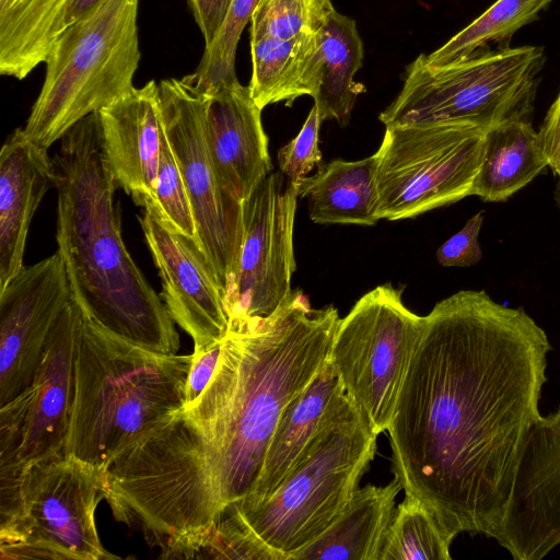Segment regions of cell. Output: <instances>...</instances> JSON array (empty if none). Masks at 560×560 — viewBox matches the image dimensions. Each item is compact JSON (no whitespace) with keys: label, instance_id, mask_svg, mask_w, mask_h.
<instances>
[{"label":"cell","instance_id":"obj_10","mask_svg":"<svg viewBox=\"0 0 560 560\" xmlns=\"http://www.w3.org/2000/svg\"><path fill=\"white\" fill-rule=\"evenodd\" d=\"M422 322L390 283L365 293L340 318L328 360L375 435L392 422Z\"/></svg>","mask_w":560,"mask_h":560},{"label":"cell","instance_id":"obj_2","mask_svg":"<svg viewBox=\"0 0 560 560\" xmlns=\"http://www.w3.org/2000/svg\"><path fill=\"white\" fill-rule=\"evenodd\" d=\"M337 308L300 289L266 317H231L214 374L183 408L201 440L220 512L253 489L280 415L327 362Z\"/></svg>","mask_w":560,"mask_h":560},{"label":"cell","instance_id":"obj_4","mask_svg":"<svg viewBox=\"0 0 560 560\" xmlns=\"http://www.w3.org/2000/svg\"><path fill=\"white\" fill-rule=\"evenodd\" d=\"M376 438L345 390L268 499L220 512L222 546L237 559L291 560L347 508L374 458Z\"/></svg>","mask_w":560,"mask_h":560},{"label":"cell","instance_id":"obj_8","mask_svg":"<svg viewBox=\"0 0 560 560\" xmlns=\"http://www.w3.org/2000/svg\"><path fill=\"white\" fill-rule=\"evenodd\" d=\"M544 62L538 46L488 49L441 68L428 66L421 54L378 118L385 126L455 120L486 130L529 119Z\"/></svg>","mask_w":560,"mask_h":560},{"label":"cell","instance_id":"obj_26","mask_svg":"<svg viewBox=\"0 0 560 560\" xmlns=\"http://www.w3.org/2000/svg\"><path fill=\"white\" fill-rule=\"evenodd\" d=\"M316 43V33L293 39L250 35L252 79L249 93L262 110L307 95L304 73Z\"/></svg>","mask_w":560,"mask_h":560},{"label":"cell","instance_id":"obj_16","mask_svg":"<svg viewBox=\"0 0 560 560\" xmlns=\"http://www.w3.org/2000/svg\"><path fill=\"white\" fill-rule=\"evenodd\" d=\"M495 539L515 560H540L560 545V405L533 425Z\"/></svg>","mask_w":560,"mask_h":560},{"label":"cell","instance_id":"obj_14","mask_svg":"<svg viewBox=\"0 0 560 560\" xmlns=\"http://www.w3.org/2000/svg\"><path fill=\"white\" fill-rule=\"evenodd\" d=\"M72 299L58 252L24 266L0 291V406L30 384L50 331Z\"/></svg>","mask_w":560,"mask_h":560},{"label":"cell","instance_id":"obj_21","mask_svg":"<svg viewBox=\"0 0 560 560\" xmlns=\"http://www.w3.org/2000/svg\"><path fill=\"white\" fill-rule=\"evenodd\" d=\"M363 63V43L355 21L332 8L316 33L304 81L322 121L348 122L364 86L354 81Z\"/></svg>","mask_w":560,"mask_h":560},{"label":"cell","instance_id":"obj_28","mask_svg":"<svg viewBox=\"0 0 560 560\" xmlns=\"http://www.w3.org/2000/svg\"><path fill=\"white\" fill-rule=\"evenodd\" d=\"M454 539L421 501L405 494L395 509L380 560H450Z\"/></svg>","mask_w":560,"mask_h":560},{"label":"cell","instance_id":"obj_36","mask_svg":"<svg viewBox=\"0 0 560 560\" xmlns=\"http://www.w3.org/2000/svg\"><path fill=\"white\" fill-rule=\"evenodd\" d=\"M538 137L548 166L560 178V93L550 106Z\"/></svg>","mask_w":560,"mask_h":560},{"label":"cell","instance_id":"obj_12","mask_svg":"<svg viewBox=\"0 0 560 560\" xmlns=\"http://www.w3.org/2000/svg\"><path fill=\"white\" fill-rule=\"evenodd\" d=\"M81 316L73 298L54 325L30 384L0 406V474L63 453Z\"/></svg>","mask_w":560,"mask_h":560},{"label":"cell","instance_id":"obj_3","mask_svg":"<svg viewBox=\"0 0 560 560\" xmlns=\"http://www.w3.org/2000/svg\"><path fill=\"white\" fill-rule=\"evenodd\" d=\"M60 140L51 158L56 242L74 300L109 332L156 353L177 354L174 320L122 241L118 185L104 155L97 113Z\"/></svg>","mask_w":560,"mask_h":560},{"label":"cell","instance_id":"obj_29","mask_svg":"<svg viewBox=\"0 0 560 560\" xmlns=\"http://www.w3.org/2000/svg\"><path fill=\"white\" fill-rule=\"evenodd\" d=\"M258 0H233L225 19L209 45L196 71L189 74L195 86L203 94L220 85L237 80L236 48L244 27L250 22Z\"/></svg>","mask_w":560,"mask_h":560},{"label":"cell","instance_id":"obj_11","mask_svg":"<svg viewBox=\"0 0 560 560\" xmlns=\"http://www.w3.org/2000/svg\"><path fill=\"white\" fill-rule=\"evenodd\" d=\"M163 126L190 200L197 243L224 293L233 291L243 241V203L220 185L205 129V95L189 75L159 82Z\"/></svg>","mask_w":560,"mask_h":560},{"label":"cell","instance_id":"obj_1","mask_svg":"<svg viewBox=\"0 0 560 560\" xmlns=\"http://www.w3.org/2000/svg\"><path fill=\"white\" fill-rule=\"evenodd\" d=\"M551 350L523 307L460 290L423 316L387 429L392 470L454 538H494L541 418Z\"/></svg>","mask_w":560,"mask_h":560},{"label":"cell","instance_id":"obj_19","mask_svg":"<svg viewBox=\"0 0 560 560\" xmlns=\"http://www.w3.org/2000/svg\"><path fill=\"white\" fill-rule=\"evenodd\" d=\"M55 187L52 159L23 128L0 151V291L24 267L30 224L49 188Z\"/></svg>","mask_w":560,"mask_h":560},{"label":"cell","instance_id":"obj_30","mask_svg":"<svg viewBox=\"0 0 560 560\" xmlns=\"http://www.w3.org/2000/svg\"><path fill=\"white\" fill-rule=\"evenodd\" d=\"M331 0H258L250 19V35L293 39L317 33Z\"/></svg>","mask_w":560,"mask_h":560},{"label":"cell","instance_id":"obj_25","mask_svg":"<svg viewBox=\"0 0 560 560\" xmlns=\"http://www.w3.org/2000/svg\"><path fill=\"white\" fill-rule=\"evenodd\" d=\"M69 0H0V73L19 80L45 62Z\"/></svg>","mask_w":560,"mask_h":560},{"label":"cell","instance_id":"obj_34","mask_svg":"<svg viewBox=\"0 0 560 560\" xmlns=\"http://www.w3.org/2000/svg\"><path fill=\"white\" fill-rule=\"evenodd\" d=\"M222 341L205 350L192 352L184 408L194 404L210 383L219 362Z\"/></svg>","mask_w":560,"mask_h":560},{"label":"cell","instance_id":"obj_37","mask_svg":"<svg viewBox=\"0 0 560 560\" xmlns=\"http://www.w3.org/2000/svg\"><path fill=\"white\" fill-rule=\"evenodd\" d=\"M101 1L102 0H69L60 21L58 35L62 30L80 19Z\"/></svg>","mask_w":560,"mask_h":560},{"label":"cell","instance_id":"obj_6","mask_svg":"<svg viewBox=\"0 0 560 560\" xmlns=\"http://www.w3.org/2000/svg\"><path fill=\"white\" fill-rule=\"evenodd\" d=\"M138 5L139 0H102L59 33L23 128L34 143L48 150L79 121L135 89Z\"/></svg>","mask_w":560,"mask_h":560},{"label":"cell","instance_id":"obj_22","mask_svg":"<svg viewBox=\"0 0 560 560\" xmlns=\"http://www.w3.org/2000/svg\"><path fill=\"white\" fill-rule=\"evenodd\" d=\"M401 489L395 478L359 488L337 520L291 560H380Z\"/></svg>","mask_w":560,"mask_h":560},{"label":"cell","instance_id":"obj_7","mask_svg":"<svg viewBox=\"0 0 560 560\" xmlns=\"http://www.w3.org/2000/svg\"><path fill=\"white\" fill-rule=\"evenodd\" d=\"M104 467L60 453L0 474L1 560H107L95 511L105 499Z\"/></svg>","mask_w":560,"mask_h":560},{"label":"cell","instance_id":"obj_27","mask_svg":"<svg viewBox=\"0 0 560 560\" xmlns=\"http://www.w3.org/2000/svg\"><path fill=\"white\" fill-rule=\"evenodd\" d=\"M551 0H497L487 11L440 48L423 54L425 63L441 68L486 51L489 44L506 47L513 34L537 19Z\"/></svg>","mask_w":560,"mask_h":560},{"label":"cell","instance_id":"obj_38","mask_svg":"<svg viewBox=\"0 0 560 560\" xmlns=\"http://www.w3.org/2000/svg\"><path fill=\"white\" fill-rule=\"evenodd\" d=\"M556 194L558 199L560 200V178H558V182L556 184Z\"/></svg>","mask_w":560,"mask_h":560},{"label":"cell","instance_id":"obj_13","mask_svg":"<svg viewBox=\"0 0 560 560\" xmlns=\"http://www.w3.org/2000/svg\"><path fill=\"white\" fill-rule=\"evenodd\" d=\"M299 184L271 172L243 202V241L229 317H266L291 293Z\"/></svg>","mask_w":560,"mask_h":560},{"label":"cell","instance_id":"obj_35","mask_svg":"<svg viewBox=\"0 0 560 560\" xmlns=\"http://www.w3.org/2000/svg\"><path fill=\"white\" fill-rule=\"evenodd\" d=\"M205 46L215 38L233 0H187Z\"/></svg>","mask_w":560,"mask_h":560},{"label":"cell","instance_id":"obj_20","mask_svg":"<svg viewBox=\"0 0 560 560\" xmlns=\"http://www.w3.org/2000/svg\"><path fill=\"white\" fill-rule=\"evenodd\" d=\"M343 392L339 374L327 360L312 381L282 410L256 483L246 497L234 504L255 506L273 493Z\"/></svg>","mask_w":560,"mask_h":560},{"label":"cell","instance_id":"obj_17","mask_svg":"<svg viewBox=\"0 0 560 560\" xmlns=\"http://www.w3.org/2000/svg\"><path fill=\"white\" fill-rule=\"evenodd\" d=\"M203 95L213 167L222 188L243 203L272 171L261 109L238 80Z\"/></svg>","mask_w":560,"mask_h":560},{"label":"cell","instance_id":"obj_31","mask_svg":"<svg viewBox=\"0 0 560 560\" xmlns=\"http://www.w3.org/2000/svg\"><path fill=\"white\" fill-rule=\"evenodd\" d=\"M150 202L166 224L175 231L197 241V230L190 200L165 129L162 137L154 196Z\"/></svg>","mask_w":560,"mask_h":560},{"label":"cell","instance_id":"obj_18","mask_svg":"<svg viewBox=\"0 0 560 560\" xmlns=\"http://www.w3.org/2000/svg\"><path fill=\"white\" fill-rule=\"evenodd\" d=\"M97 115L104 155L118 187L138 206L152 201L164 135L159 83L135 88Z\"/></svg>","mask_w":560,"mask_h":560},{"label":"cell","instance_id":"obj_24","mask_svg":"<svg viewBox=\"0 0 560 560\" xmlns=\"http://www.w3.org/2000/svg\"><path fill=\"white\" fill-rule=\"evenodd\" d=\"M548 166L538 131L529 119L497 125L485 133L483 155L472 196L506 201Z\"/></svg>","mask_w":560,"mask_h":560},{"label":"cell","instance_id":"obj_5","mask_svg":"<svg viewBox=\"0 0 560 560\" xmlns=\"http://www.w3.org/2000/svg\"><path fill=\"white\" fill-rule=\"evenodd\" d=\"M191 354H162L103 328L82 310L63 453L105 467L185 405Z\"/></svg>","mask_w":560,"mask_h":560},{"label":"cell","instance_id":"obj_33","mask_svg":"<svg viewBox=\"0 0 560 560\" xmlns=\"http://www.w3.org/2000/svg\"><path fill=\"white\" fill-rule=\"evenodd\" d=\"M483 223V211L472 215L462 230L445 241L436 252V259L444 267H470L482 258L478 235Z\"/></svg>","mask_w":560,"mask_h":560},{"label":"cell","instance_id":"obj_15","mask_svg":"<svg viewBox=\"0 0 560 560\" xmlns=\"http://www.w3.org/2000/svg\"><path fill=\"white\" fill-rule=\"evenodd\" d=\"M139 219L145 243L158 268L161 299L174 320L205 350L228 334L230 317L215 272L196 240L166 224L145 200Z\"/></svg>","mask_w":560,"mask_h":560},{"label":"cell","instance_id":"obj_9","mask_svg":"<svg viewBox=\"0 0 560 560\" xmlns=\"http://www.w3.org/2000/svg\"><path fill=\"white\" fill-rule=\"evenodd\" d=\"M486 131L455 120L386 126L375 152L378 220L416 218L472 196Z\"/></svg>","mask_w":560,"mask_h":560},{"label":"cell","instance_id":"obj_32","mask_svg":"<svg viewBox=\"0 0 560 560\" xmlns=\"http://www.w3.org/2000/svg\"><path fill=\"white\" fill-rule=\"evenodd\" d=\"M320 124L322 119L314 105L296 137L279 150L278 164L288 180L300 185L306 174L322 164L318 147Z\"/></svg>","mask_w":560,"mask_h":560},{"label":"cell","instance_id":"obj_23","mask_svg":"<svg viewBox=\"0 0 560 560\" xmlns=\"http://www.w3.org/2000/svg\"><path fill=\"white\" fill-rule=\"evenodd\" d=\"M376 155L359 161L332 160L320 164L299 186L310 218L319 224L374 225L377 221Z\"/></svg>","mask_w":560,"mask_h":560}]
</instances>
